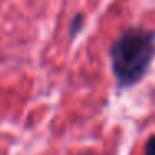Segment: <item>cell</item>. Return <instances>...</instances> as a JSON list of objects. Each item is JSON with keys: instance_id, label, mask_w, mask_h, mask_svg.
Segmentation results:
<instances>
[{"instance_id": "cell-3", "label": "cell", "mask_w": 155, "mask_h": 155, "mask_svg": "<svg viewBox=\"0 0 155 155\" xmlns=\"http://www.w3.org/2000/svg\"><path fill=\"white\" fill-rule=\"evenodd\" d=\"M145 155H155V135L148 138L145 143Z\"/></svg>"}, {"instance_id": "cell-2", "label": "cell", "mask_w": 155, "mask_h": 155, "mask_svg": "<svg viewBox=\"0 0 155 155\" xmlns=\"http://www.w3.org/2000/svg\"><path fill=\"white\" fill-rule=\"evenodd\" d=\"M82 22H84V17H82L80 14L75 15V18L72 20V24H70V35H72V37H75V35H77V32L80 30Z\"/></svg>"}, {"instance_id": "cell-1", "label": "cell", "mask_w": 155, "mask_h": 155, "mask_svg": "<svg viewBox=\"0 0 155 155\" xmlns=\"http://www.w3.org/2000/svg\"><path fill=\"white\" fill-rule=\"evenodd\" d=\"M155 55V34L128 28L110 48L112 70L120 87H130L145 75Z\"/></svg>"}]
</instances>
